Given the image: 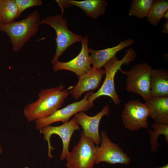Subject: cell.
<instances>
[{
	"label": "cell",
	"mask_w": 168,
	"mask_h": 168,
	"mask_svg": "<svg viewBox=\"0 0 168 168\" xmlns=\"http://www.w3.org/2000/svg\"><path fill=\"white\" fill-rule=\"evenodd\" d=\"M73 87L63 90L65 87L61 84L56 87L42 89L37 100L24 108L23 114L27 121L46 118L60 109L70 94L69 90Z\"/></svg>",
	"instance_id": "obj_1"
},
{
	"label": "cell",
	"mask_w": 168,
	"mask_h": 168,
	"mask_svg": "<svg viewBox=\"0 0 168 168\" xmlns=\"http://www.w3.org/2000/svg\"><path fill=\"white\" fill-rule=\"evenodd\" d=\"M40 21L39 12L35 10L21 21L7 25L0 24V31L7 35L13 51L18 52L38 32Z\"/></svg>",
	"instance_id": "obj_2"
},
{
	"label": "cell",
	"mask_w": 168,
	"mask_h": 168,
	"mask_svg": "<svg viewBox=\"0 0 168 168\" xmlns=\"http://www.w3.org/2000/svg\"><path fill=\"white\" fill-rule=\"evenodd\" d=\"M136 57L135 51L130 48L127 49L126 54L121 59L118 60L115 55L107 62L103 66L105 74V80L96 92H91L88 98L89 103L94 104L93 101L96 99L104 96L110 97L115 104L119 105L121 101L115 90L114 82L115 75L118 70L122 72L123 70L121 68V66L123 64H129L135 59Z\"/></svg>",
	"instance_id": "obj_3"
},
{
	"label": "cell",
	"mask_w": 168,
	"mask_h": 168,
	"mask_svg": "<svg viewBox=\"0 0 168 168\" xmlns=\"http://www.w3.org/2000/svg\"><path fill=\"white\" fill-rule=\"evenodd\" d=\"M68 21L63 15H53L43 19L40 22V24H47L55 30L56 37L55 53L51 60L54 64L58 61L63 53L70 46L78 42H81L83 37L75 34L68 28Z\"/></svg>",
	"instance_id": "obj_4"
},
{
	"label": "cell",
	"mask_w": 168,
	"mask_h": 168,
	"mask_svg": "<svg viewBox=\"0 0 168 168\" xmlns=\"http://www.w3.org/2000/svg\"><path fill=\"white\" fill-rule=\"evenodd\" d=\"M96 147L82 130L78 142L66 159L67 168H94L96 164Z\"/></svg>",
	"instance_id": "obj_5"
},
{
	"label": "cell",
	"mask_w": 168,
	"mask_h": 168,
	"mask_svg": "<svg viewBox=\"0 0 168 168\" xmlns=\"http://www.w3.org/2000/svg\"><path fill=\"white\" fill-rule=\"evenodd\" d=\"M152 69L147 63H139L128 70L123 71L126 77V90L140 95L145 101L150 97V78Z\"/></svg>",
	"instance_id": "obj_6"
},
{
	"label": "cell",
	"mask_w": 168,
	"mask_h": 168,
	"mask_svg": "<svg viewBox=\"0 0 168 168\" xmlns=\"http://www.w3.org/2000/svg\"><path fill=\"white\" fill-rule=\"evenodd\" d=\"M80 128L79 124L74 117L70 121L61 125L53 126L49 125L40 130V132L43 135L44 139L47 142L48 156L49 159L53 158L51 151L55 149L52 147L50 142V137L52 135H58L62 140L63 147L60 159L61 161H63L66 159L69 154V145L73 133L75 131L80 130Z\"/></svg>",
	"instance_id": "obj_7"
},
{
	"label": "cell",
	"mask_w": 168,
	"mask_h": 168,
	"mask_svg": "<svg viewBox=\"0 0 168 168\" xmlns=\"http://www.w3.org/2000/svg\"><path fill=\"white\" fill-rule=\"evenodd\" d=\"M150 116L149 110L145 104L137 100L125 103L121 115L124 127L131 131L148 129L147 120Z\"/></svg>",
	"instance_id": "obj_8"
},
{
	"label": "cell",
	"mask_w": 168,
	"mask_h": 168,
	"mask_svg": "<svg viewBox=\"0 0 168 168\" xmlns=\"http://www.w3.org/2000/svg\"><path fill=\"white\" fill-rule=\"evenodd\" d=\"M100 136L101 145L96 146V164L105 162L111 164H129V156L118 144L110 140L105 131L101 132Z\"/></svg>",
	"instance_id": "obj_9"
},
{
	"label": "cell",
	"mask_w": 168,
	"mask_h": 168,
	"mask_svg": "<svg viewBox=\"0 0 168 168\" xmlns=\"http://www.w3.org/2000/svg\"><path fill=\"white\" fill-rule=\"evenodd\" d=\"M91 92H88L84 98L80 101L72 103L63 108L59 109L46 118L35 121L36 129L40 130L56 122L60 121L63 124L66 123L69 121L72 115L76 113L88 110L94 105L89 103L88 100V97Z\"/></svg>",
	"instance_id": "obj_10"
},
{
	"label": "cell",
	"mask_w": 168,
	"mask_h": 168,
	"mask_svg": "<svg viewBox=\"0 0 168 168\" xmlns=\"http://www.w3.org/2000/svg\"><path fill=\"white\" fill-rule=\"evenodd\" d=\"M82 48L79 54L72 60L65 62L58 61L53 64L54 72L68 70L75 73L78 77L90 70L92 68L89 52V39L86 36L81 42Z\"/></svg>",
	"instance_id": "obj_11"
},
{
	"label": "cell",
	"mask_w": 168,
	"mask_h": 168,
	"mask_svg": "<svg viewBox=\"0 0 168 168\" xmlns=\"http://www.w3.org/2000/svg\"><path fill=\"white\" fill-rule=\"evenodd\" d=\"M110 106L107 104L100 111L94 116H88L84 111L78 112L74 115V117L82 127L85 135L97 146L101 142L99 131L100 120L103 116L110 115Z\"/></svg>",
	"instance_id": "obj_12"
},
{
	"label": "cell",
	"mask_w": 168,
	"mask_h": 168,
	"mask_svg": "<svg viewBox=\"0 0 168 168\" xmlns=\"http://www.w3.org/2000/svg\"><path fill=\"white\" fill-rule=\"evenodd\" d=\"M105 74L104 69L92 67L89 71L79 76V81L74 88L69 91L76 100H78L84 92L96 89Z\"/></svg>",
	"instance_id": "obj_13"
},
{
	"label": "cell",
	"mask_w": 168,
	"mask_h": 168,
	"mask_svg": "<svg viewBox=\"0 0 168 168\" xmlns=\"http://www.w3.org/2000/svg\"><path fill=\"white\" fill-rule=\"evenodd\" d=\"M134 40L128 39L121 41L114 46L100 50H95L89 48L90 54L89 58L92 67L101 69L105 63L110 59L118 51L128 47L134 43Z\"/></svg>",
	"instance_id": "obj_14"
},
{
	"label": "cell",
	"mask_w": 168,
	"mask_h": 168,
	"mask_svg": "<svg viewBox=\"0 0 168 168\" xmlns=\"http://www.w3.org/2000/svg\"><path fill=\"white\" fill-rule=\"evenodd\" d=\"M145 104L155 124H168V97L151 96Z\"/></svg>",
	"instance_id": "obj_15"
},
{
	"label": "cell",
	"mask_w": 168,
	"mask_h": 168,
	"mask_svg": "<svg viewBox=\"0 0 168 168\" xmlns=\"http://www.w3.org/2000/svg\"><path fill=\"white\" fill-rule=\"evenodd\" d=\"M151 97H168V71L163 68L152 69L150 78Z\"/></svg>",
	"instance_id": "obj_16"
},
{
	"label": "cell",
	"mask_w": 168,
	"mask_h": 168,
	"mask_svg": "<svg viewBox=\"0 0 168 168\" xmlns=\"http://www.w3.org/2000/svg\"><path fill=\"white\" fill-rule=\"evenodd\" d=\"M72 6L81 9L88 17L96 19L104 14L108 4L106 0H67Z\"/></svg>",
	"instance_id": "obj_17"
},
{
	"label": "cell",
	"mask_w": 168,
	"mask_h": 168,
	"mask_svg": "<svg viewBox=\"0 0 168 168\" xmlns=\"http://www.w3.org/2000/svg\"><path fill=\"white\" fill-rule=\"evenodd\" d=\"M21 16L13 0H0V24H8Z\"/></svg>",
	"instance_id": "obj_18"
},
{
	"label": "cell",
	"mask_w": 168,
	"mask_h": 168,
	"mask_svg": "<svg viewBox=\"0 0 168 168\" xmlns=\"http://www.w3.org/2000/svg\"><path fill=\"white\" fill-rule=\"evenodd\" d=\"M167 11V0H154L147 17V20L153 26H157Z\"/></svg>",
	"instance_id": "obj_19"
},
{
	"label": "cell",
	"mask_w": 168,
	"mask_h": 168,
	"mask_svg": "<svg viewBox=\"0 0 168 168\" xmlns=\"http://www.w3.org/2000/svg\"><path fill=\"white\" fill-rule=\"evenodd\" d=\"M151 127L153 130L148 129L149 140L151 146V152L152 153H155L160 146L157 141L159 136L161 135H164L166 142L168 144V124H151Z\"/></svg>",
	"instance_id": "obj_20"
},
{
	"label": "cell",
	"mask_w": 168,
	"mask_h": 168,
	"mask_svg": "<svg viewBox=\"0 0 168 168\" xmlns=\"http://www.w3.org/2000/svg\"><path fill=\"white\" fill-rule=\"evenodd\" d=\"M154 1V0H133L128 15L139 19L147 17Z\"/></svg>",
	"instance_id": "obj_21"
},
{
	"label": "cell",
	"mask_w": 168,
	"mask_h": 168,
	"mask_svg": "<svg viewBox=\"0 0 168 168\" xmlns=\"http://www.w3.org/2000/svg\"><path fill=\"white\" fill-rule=\"evenodd\" d=\"M16 4L20 14L26 9L34 6H40L43 4L41 0H13Z\"/></svg>",
	"instance_id": "obj_22"
},
{
	"label": "cell",
	"mask_w": 168,
	"mask_h": 168,
	"mask_svg": "<svg viewBox=\"0 0 168 168\" xmlns=\"http://www.w3.org/2000/svg\"><path fill=\"white\" fill-rule=\"evenodd\" d=\"M61 9V14L63 15L64 11L66 8L70 7L72 6L67 1V0H56Z\"/></svg>",
	"instance_id": "obj_23"
},
{
	"label": "cell",
	"mask_w": 168,
	"mask_h": 168,
	"mask_svg": "<svg viewBox=\"0 0 168 168\" xmlns=\"http://www.w3.org/2000/svg\"><path fill=\"white\" fill-rule=\"evenodd\" d=\"M162 32L163 33H168V21L163 24L162 26Z\"/></svg>",
	"instance_id": "obj_24"
},
{
	"label": "cell",
	"mask_w": 168,
	"mask_h": 168,
	"mask_svg": "<svg viewBox=\"0 0 168 168\" xmlns=\"http://www.w3.org/2000/svg\"><path fill=\"white\" fill-rule=\"evenodd\" d=\"M163 18L167 21H168V11H167L164 15Z\"/></svg>",
	"instance_id": "obj_25"
},
{
	"label": "cell",
	"mask_w": 168,
	"mask_h": 168,
	"mask_svg": "<svg viewBox=\"0 0 168 168\" xmlns=\"http://www.w3.org/2000/svg\"><path fill=\"white\" fill-rule=\"evenodd\" d=\"M149 168H168V164H167L163 166L159 167H156V168L150 167Z\"/></svg>",
	"instance_id": "obj_26"
},
{
	"label": "cell",
	"mask_w": 168,
	"mask_h": 168,
	"mask_svg": "<svg viewBox=\"0 0 168 168\" xmlns=\"http://www.w3.org/2000/svg\"><path fill=\"white\" fill-rule=\"evenodd\" d=\"M2 152V149L1 145L0 144V154H1Z\"/></svg>",
	"instance_id": "obj_27"
},
{
	"label": "cell",
	"mask_w": 168,
	"mask_h": 168,
	"mask_svg": "<svg viewBox=\"0 0 168 168\" xmlns=\"http://www.w3.org/2000/svg\"><path fill=\"white\" fill-rule=\"evenodd\" d=\"M24 168H30L29 167L26 166L24 167Z\"/></svg>",
	"instance_id": "obj_28"
}]
</instances>
